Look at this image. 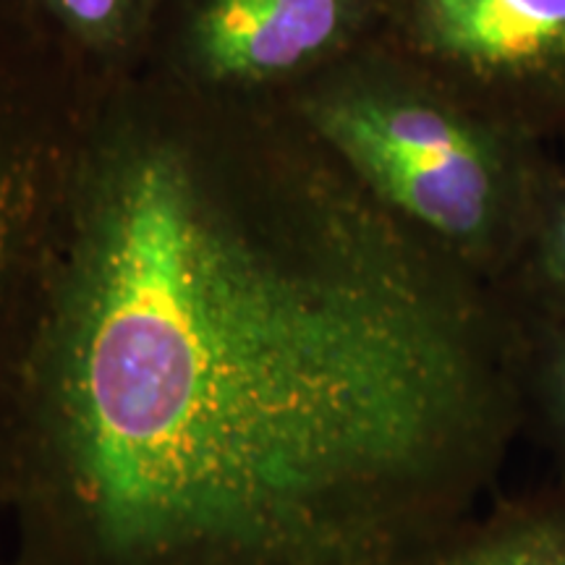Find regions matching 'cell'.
Masks as SVG:
<instances>
[{
    "mask_svg": "<svg viewBox=\"0 0 565 565\" xmlns=\"http://www.w3.org/2000/svg\"><path fill=\"white\" fill-rule=\"evenodd\" d=\"M524 427L519 312L270 97L89 92L11 257L26 565H395Z\"/></svg>",
    "mask_w": 565,
    "mask_h": 565,
    "instance_id": "cell-1",
    "label": "cell"
},
{
    "mask_svg": "<svg viewBox=\"0 0 565 565\" xmlns=\"http://www.w3.org/2000/svg\"><path fill=\"white\" fill-rule=\"evenodd\" d=\"M282 103L387 212L503 288L547 175L534 137L477 108L380 34Z\"/></svg>",
    "mask_w": 565,
    "mask_h": 565,
    "instance_id": "cell-2",
    "label": "cell"
},
{
    "mask_svg": "<svg viewBox=\"0 0 565 565\" xmlns=\"http://www.w3.org/2000/svg\"><path fill=\"white\" fill-rule=\"evenodd\" d=\"M387 0H166L147 68L210 95L282 100L372 40Z\"/></svg>",
    "mask_w": 565,
    "mask_h": 565,
    "instance_id": "cell-3",
    "label": "cell"
},
{
    "mask_svg": "<svg viewBox=\"0 0 565 565\" xmlns=\"http://www.w3.org/2000/svg\"><path fill=\"white\" fill-rule=\"evenodd\" d=\"M377 34L529 137L565 126V0H387Z\"/></svg>",
    "mask_w": 565,
    "mask_h": 565,
    "instance_id": "cell-4",
    "label": "cell"
},
{
    "mask_svg": "<svg viewBox=\"0 0 565 565\" xmlns=\"http://www.w3.org/2000/svg\"><path fill=\"white\" fill-rule=\"evenodd\" d=\"M32 58L82 95L147 68L166 0H17Z\"/></svg>",
    "mask_w": 565,
    "mask_h": 565,
    "instance_id": "cell-5",
    "label": "cell"
},
{
    "mask_svg": "<svg viewBox=\"0 0 565 565\" xmlns=\"http://www.w3.org/2000/svg\"><path fill=\"white\" fill-rule=\"evenodd\" d=\"M395 565H565V484L479 505Z\"/></svg>",
    "mask_w": 565,
    "mask_h": 565,
    "instance_id": "cell-6",
    "label": "cell"
},
{
    "mask_svg": "<svg viewBox=\"0 0 565 565\" xmlns=\"http://www.w3.org/2000/svg\"><path fill=\"white\" fill-rule=\"evenodd\" d=\"M503 291L526 312L565 322V173H547Z\"/></svg>",
    "mask_w": 565,
    "mask_h": 565,
    "instance_id": "cell-7",
    "label": "cell"
},
{
    "mask_svg": "<svg viewBox=\"0 0 565 565\" xmlns=\"http://www.w3.org/2000/svg\"><path fill=\"white\" fill-rule=\"evenodd\" d=\"M515 312L524 424L534 422L545 437L565 484V322L526 312L521 307H515Z\"/></svg>",
    "mask_w": 565,
    "mask_h": 565,
    "instance_id": "cell-8",
    "label": "cell"
},
{
    "mask_svg": "<svg viewBox=\"0 0 565 565\" xmlns=\"http://www.w3.org/2000/svg\"><path fill=\"white\" fill-rule=\"evenodd\" d=\"M0 565H26V563L17 555V557H13V561H6V557H0Z\"/></svg>",
    "mask_w": 565,
    "mask_h": 565,
    "instance_id": "cell-9",
    "label": "cell"
}]
</instances>
